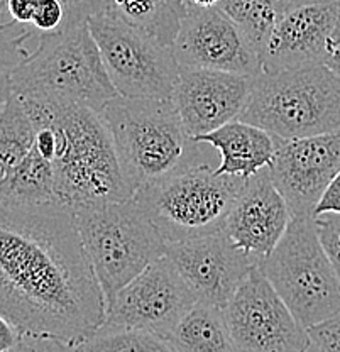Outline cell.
Masks as SVG:
<instances>
[{
	"label": "cell",
	"instance_id": "cell-1",
	"mask_svg": "<svg viewBox=\"0 0 340 352\" xmlns=\"http://www.w3.org/2000/svg\"><path fill=\"white\" fill-rule=\"evenodd\" d=\"M0 315L23 337L71 346L104 325L107 303L75 212L0 197Z\"/></svg>",
	"mask_w": 340,
	"mask_h": 352
},
{
	"label": "cell",
	"instance_id": "cell-2",
	"mask_svg": "<svg viewBox=\"0 0 340 352\" xmlns=\"http://www.w3.org/2000/svg\"><path fill=\"white\" fill-rule=\"evenodd\" d=\"M23 102L34 124H47L56 134V204L76 212L134 197L100 112L69 102Z\"/></svg>",
	"mask_w": 340,
	"mask_h": 352
},
{
	"label": "cell",
	"instance_id": "cell-3",
	"mask_svg": "<svg viewBox=\"0 0 340 352\" xmlns=\"http://www.w3.org/2000/svg\"><path fill=\"white\" fill-rule=\"evenodd\" d=\"M12 94L23 100L69 102L102 112L113 87L89 22L38 34V46L10 73Z\"/></svg>",
	"mask_w": 340,
	"mask_h": 352
},
{
	"label": "cell",
	"instance_id": "cell-4",
	"mask_svg": "<svg viewBox=\"0 0 340 352\" xmlns=\"http://www.w3.org/2000/svg\"><path fill=\"white\" fill-rule=\"evenodd\" d=\"M100 116L134 193L148 183L200 163L202 144L190 138L171 98L146 100L119 95Z\"/></svg>",
	"mask_w": 340,
	"mask_h": 352
},
{
	"label": "cell",
	"instance_id": "cell-5",
	"mask_svg": "<svg viewBox=\"0 0 340 352\" xmlns=\"http://www.w3.org/2000/svg\"><path fill=\"white\" fill-rule=\"evenodd\" d=\"M240 120L283 139L340 132V76L327 65L261 72Z\"/></svg>",
	"mask_w": 340,
	"mask_h": 352
},
{
	"label": "cell",
	"instance_id": "cell-6",
	"mask_svg": "<svg viewBox=\"0 0 340 352\" xmlns=\"http://www.w3.org/2000/svg\"><path fill=\"white\" fill-rule=\"evenodd\" d=\"M247 178L218 175L208 163H195L141 186L134 198L166 242L224 230L227 217Z\"/></svg>",
	"mask_w": 340,
	"mask_h": 352
},
{
	"label": "cell",
	"instance_id": "cell-7",
	"mask_svg": "<svg viewBox=\"0 0 340 352\" xmlns=\"http://www.w3.org/2000/svg\"><path fill=\"white\" fill-rule=\"evenodd\" d=\"M75 217L107 307L166 252L168 242L134 197L80 208Z\"/></svg>",
	"mask_w": 340,
	"mask_h": 352
},
{
	"label": "cell",
	"instance_id": "cell-8",
	"mask_svg": "<svg viewBox=\"0 0 340 352\" xmlns=\"http://www.w3.org/2000/svg\"><path fill=\"white\" fill-rule=\"evenodd\" d=\"M258 264L303 327L340 314V278L321 245L313 215L291 219L283 239Z\"/></svg>",
	"mask_w": 340,
	"mask_h": 352
},
{
	"label": "cell",
	"instance_id": "cell-9",
	"mask_svg": "<svg viewBox=\"0 0 340 352\" xmlns=\"http://www.w3.org/2000/svg\"><path fill=\"white\" fill-rule=\"evenodd\" d=\"M95 43L119 95L146 100H170L180 65L171 47L107 12L89 19Z\"/></svg>",
	"mask_w": 340,
	"mask_h": 352
},
{
	"label": "cell",
	"instance_id": "cell-10",
	"mask_svg": "<svg viewBox=\"0 0 340 352\" xmlns=\"http://www.w3.org/2000/svg\"><path fill=\"white\" fill-rule=\"evenodd\" d=\"M237 352H310L308 329L299 324L256 264L224 307Z\"/></svg>",
	"mask_w": 340,
	"mask_h": 352
},
{
	"label": "cell",
	"instance_id": "cell-11",
	"mask_svg": "<svg viewBox=\"0 0 340 352\" xmlns=\"http://www.w3.org/2000/svg\"><path fill=\"white\" fill-rule=\"evenodd\" d=\"M195 303L180 271L163 256L117 293L102 327L146 330L168 339Z\"/></svg>",
	"mask_w": 340,
	"mask_h": 352
},
{
	"label": "cell",
	"instance_id": "cell-12",
	"mask_svg": "<svg viewBox=\"0 0 340 352\" xmlns=\"http://www.w3.org/2000/svg\"><path fill=\"white\" fill-rule=\"evenodd\" d=\"M171 51L180 66L247 76L262 72L259 51L220 7L199 9L188 6Z\"/></svg>",
	"mask_w": 340,
	"mask_h": 352
},
{
	"label": "cell",
	"instance_id": "cell-13",
	"mask_svg": "<svg viewBox=\"0 0 340 352\" xmlns=\"http://www.w3.org/2000/svg\"><path fill=\"white\" fill-rule=\"evenodd\" d=\"M168 259L177 266L196 302L224 308L259 261L236 244L225 230L168 242Z\"/></svg>",
	"mask_w": 340,
	"mask_h": 352
},
{
	"label": "cell",
	"instance_id": "cell-14",
	"mask_svg": "<svg viewBox=\"0 0 340 352\" xmlns=\"http://www.w3.org/2000/svg\"><path fill=\"white\" fill-rule=\"evenodd\" d=\"M339 44L340 0H298L262 47V72L325 65Z\"/></svg>",
	"mask_w": 340,
	"mask_h": 352
},
{
	"label": "cell",
	"instance_id": "cell-15",
	"mask_svg": "<svg viewBox=\"0 0 340 352\" xmlns=\"http://www.w3.org/2000/svg\"><path fill=\"white\" fill-rule=\"evenodd\" d=\"M271 178L293 217H310L340 171V132L283 139L274 135Z\"/></svg>",
	"mask_w": 340,
	"mask_h": 352
},
{
	"label": "cell",
	"instance_id": "cell-16",
	"mask_svg": "<svg viewBox=\"0 0 340 352\" xmlns=\"http://www.w3.org/2000/svg\"><path fill=\"white\" fill-rule=\"evenodd\" d=\"M252 80L254 76L180 66L171 100L190 138L240 119L249 104Z\"/></svg>",
	"mask_w": 340,
	"mask_h": 352
},
{
	"label": "cell",
	"instance_id": "cell-17",
	"mask_svg": "<svg viewBox=\"0 0 340 352\" xmlns=\"http://www.w3.org/2000/svg\"><path fill=\"white\" fill-rule=\"evenodd\" d=\"M291 219L290 207L274 185L271 171L264 168L247 178L224 230L244 252L259 261L271 254L283 239Z\"/></svg>",
	"mask_w": 340,
	"mask_h": 352
},
{
	"label": "cell",
	"instance_id": "cell-18",
	"mask_svg": "<svg viewBox=\"0 0 340 352\" xmlns=\"http://www.w3.org/2000/svg\"><path fill=\"white\" fill-rule=\"evenodd\" d=\"M193 141L210 144L220 153V164L215 168L218 175H234L251 178L273 163L274 135L254 124L237 119L218 129L199 135Z\"/></svg>",
	"mask_w": 340,
	"mask_h": 352
},
{
	"label": "cell",
	"instance_id": "cell-19",
	"mask_svg": "<svg viewBox=\"0 0 340 352\" xmlns=\"http://www.w3.org/2000/svg\"><path fill=\"white\" fill-rule=\"evenodd\" d=\"M186 0H105V12L171 47L186 16Z\"/></svg>",
	"mask_w": 340,
	"mask_h": 352
},
{
	"label": "cell",
	"instance_id": "cell-20",
	"mask_svg": "<svg viewBox=\"0 0 340 352\" xmlns=\"http://www.w3.org/2000/svg\"><path fill=\"white\" fill-rule=\"evenodd\" d=\"M168 340L177 352H237L224 308L199 302L181 318Z\"/></svg>",
	"mask_w": 340,
	"mask_h": 352
},
{
	"label": "cell",
	"instance_id": "cell-21",
	"mask_svg": "<svg viewBox=\"0 0 340 352\" xmlns=\"http://www.w3.org/2000/svg\"><path fill=\"white\" fill-rule=\"evenodd\" d=\"M0 197L31 205L54 201V163L32 148L0 183Z\"/></svg>",
	"mask_w": 340,
	"mask_h": 352
},
{
	"label": "cell",
	"instance_id": "cell-22",
	"mask_svg": "<svg viewBox=\"0 0 340 352\" xmlns=\"http://www.w3.org/2000/svg\"><path fill=\"white\" fill-rule=\"evenodd\" d=\"M36 141V124L27 107L16 94H10L0 113V183L31 153Z\"/></svg>",
	"mask_w": 340,
	"mask_h": 352
},
{
	"label": "cell",
	"instance_id": "cell-23",
	"mask_svg": "<svg viewBox=\"0 0 340 352\" xmlns=\"http://www.w3.org/2000/svg\"><path fill=\"white\" fill-rule=\"evenodd\" d=\"M298 0H222L220 9L246 34L261 54L274 25Z\"/></svg>",
	"mask_w": 340,
	"mask_h": 352
},
{
	"label": "cell",
	"instance_id": "cell-24",
	"mask_svg": "<svg viewBox=\"0 0 340 352\" xmlns=\"http://www.w3.org/2000/svg\"><path fill=\"white\" fill-rule=\"evenodd\" d=\"M76 352H177L170 340L137 329L100 327L82 342Z\"/></svg>",
	"mask_w": 340,
	"mask_h": 352
},
{
	"label": "cell",
	"instance_id": "cell-25",
	"mask_svg": "<svg viewBox=\"0 0 340 352\" xmlns=\"http://www.w3.org/2000/svg\"><path fill=\"white\" fill-rule=\"evenodd\" d=\"M38 36V32L29 25L12 24L0 28V73H12L25 58L29 51L25 43Z\"/></svg>",
	"mask_w": 340,
	"mask_h": 352
},
{
	"label": "cell",
	"instance_id": "cell-26",
	"mask_svg": "<svg viewBox=\"0 0 340 352\" xmlns=\"http://www.w3.org/2000/svg\"><path fill=\"white\" fill-rule=\"evenodd\" d=\"M313 219L321 245L340 278V214H321Z\"/></svg>",
	"mask_w": 340,
	"mask_h": 352
},
{
	"label": "cell",
	"instance_id": "cell-27",
	"mask_svg": "<svg viewBox=\"0 0 340 352\" xmlns=\"http://www.w3.org/2000/svg\"><path fill=\"white\" fill-rule=\"evenodd\" d=\"M65 19H67V12L60 0H39L34 16H32L31 28L38 34L56 32L63 28Z\"/></svg>",
	"mask_w": 340,
	"mask_h": 352
},
{
	"label": "cell",
	"instance_id": "cell-28",
	"mask_svg": "<svg viewBox=\"0 0 340 352\" xmlns=\"http://www.w3.org/2000/svg\"><path fill=\"white\" fill-rule=\"evenodd\" d=\"M317 352H340V314L308 329Z\"/></svg>",
	"mask_w": 340,
	"mask_h": 352
},
{
	"label": "cell",
	"instance_id": "cell-29",
	"mask_svg": "<svg viewBox=\"0 0 340 352\" xmlns=\"http://www.w3.org/2000/svg\"><path fill=\"white\" fill-rule=\"evenodd\" d=\"M67 12L63 25L89 22L91 16L105 12V0H60Z\"/></svg>",
	"mask_w": 340,
	"mask_h": 352
},
{
	"label": "cell",
	"instance_id": "cell-30",
	"mask_svg": "<svg viewBox=\"0 0 340 352\" xmlns=\"http://www.w3.org/2000/svg\"><path fill=\"white\" fill-rule=\"evenodd\" d=\"M321 214H340V171L321 195L313 212V217Z\"/></svg>",
	"mask_w": 340,
	"mask_h": 352
},
{
	"label": "cell",
	"instance_id": "cell-31",
	"mask_svg": "<svg viewBox=\"0 0 340 352\" xmlns=\"http://www.w3.org/2000/svg\"><path fill=\"white\" fill-rule=\"evenodd\" d=\"M39 0H9V10L17 24L31 25Z\"/></svg>",
	"mask_w": 340,
	"mask_h": 352
},
{
	"label": "cell",
	"instance_id": "cell-32",
	"mask_svg": "<svg viewBox=\"0 0 340 352\" xmlns=\"http://www.w3.org/2000/svg\"><path fill=\"white\" fill-rule=\"evenodd\" d=\"M21 340H23V333L14 327L5 317L0 315V352L12 349Z\"/></svg>",
	"mask_w": 340,
	"mask_h": 352
},
{
	"label": "cell",
	"instance_id": "cell-33",
	"mask_svg": "<svg viewBox=\"0 0 340 352\" xmlns=\"http://www.w3.org/2000/svg\"><path fill=\"white\" fill-rule=\"evenodd\" d=\"M31 339V337H29ZM38 352H76L75 346L58 339H31Z\"/></svg>",
	"mask_w": 340,
	"mask_h": 352
},
{
	"label": "cell",
	"instance_id": "cell-34",
	"mask_svg": "<svg viewBox=\"0 0 340 352\" xmlns=\"http://www.w3.org/2000/svg\"><path fill=\"white\" fill-rule=\"evenodd\" d=\"M12 94V85H10V73H0V113L5 109L7 100Z\"/></svg>",
	"mask_w": 340,
	"mask_h": 352
},
{
	"label": "cell",
	"instance_id": "cell-35",
	"mask_svg": "<svg viewBox=\"0 0 340 352\" xmlns=\"http://www.w3.org/2000/svg\"><path fill=\"white\" fill-rule=\"evenodd\" d=\"M12 24H16V21L10 16L9 0H0V28H7Z\"/></svg>",
	"mask_w": 340,
	"mask_h": 352
},
{
	"label": "cell",
	"instance_id": "cell-36",
	"mask_svg": "<svg viewBox=\"0 0 340 352\" xmlns=\"http://www.w3.org/2000/svg\"><path fill=\"white\" fill-rule=\"evenodd\" d=\"M325 65H327L328 68L335 73V75L340 76V44L335 47L334 51H332V54L328 56V60L325 61Z\"/></svg>",
	"mask_w": 340,
	"mask_h": 352
},
{
	"label": "cell",
	"instance_id": "cell-37",
	"mask_svg": "<svg viewBox=\"0 0 340 352\" xmlns=\"http://www.w3.org/2000/svg\"><path fill=\"white\" fill-rule=\"evenodd\" d=\"M5 352H38V349H36V346L32 344V340L29 337H23V340L17 346H14L12 349Z\"/></svg>",
	"mask_w": 340,
	"mask_h": 352
},
{
	"label": "cell",
	"instance_id": "cell-38",
	"mask_svg": "<svg viewBox=\"0 0 340 352\" xmlns=\"http://www.w3.org/2000/svg\"><path fill=\"white\" fill-rule=\"evenodd\" d=\"M222 0H186L188 6L199 7V9H214V7L220 6Z\"/></svg>",
	"mask_w": 340,
	"mask_h": 352
}]
</instances>
